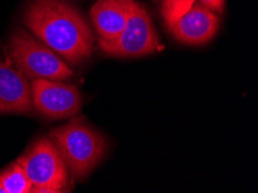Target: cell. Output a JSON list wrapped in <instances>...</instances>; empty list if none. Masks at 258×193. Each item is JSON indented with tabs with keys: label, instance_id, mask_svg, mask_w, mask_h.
Returning a JSON list of instances; mask_svg holds the SVG:
<instances>
[{
	"label": "cell",
	"instance_id": "cell-1",
	"mask_svg": "<svg viewBox=\"0 0 258 193\" xmlns=\"http://www.w3.org/2000/svg\"><path fill=\"white\" fill-rule=\"evenodd\" d=\"M23 22L35 36L72 65L91 57L94 37L79 12L61 0H33Z\"/></svg>",
	"mask_w": 258,
	"mask_h": 193
},
{
	"label": "cell",
	"instance_id": "cell-2",
	"mask_svg": "<svg viewBox=\"0 0 258 193\" xmlns=\"http://www.w3.org/2000/svg\"><path fill=\"white\" fill-rule=\"evenodd\" d=\"M49 138L56 146L73 179H83L103 159L107 143L101 133L74 118L70 123L50 131Z\"/></svg>",
	"mask_w": 258,
	"mask_h": 193
},
{
	"label": "cell",
	"instance_id": "cell-3",
	"mask_svg": "<svg viewBox=\"0 0 258 193\" xmlns=\"http://www.w3.org/2000/svg\"><path fill=\"white\" fill-rule=\"evenodd\" d=\"M9 54L15 68L33 80L61 81L74 76L64 59L22 28H18L11 36Z\"/></svg>",
	"mask_w": 258,
	"mask_h": 193
},
{
	"label": "cell",
	"instance_id": "cell-4",
	"mask_svg": "<svg viewBox=\"0 0 258 193\" xmlns=\"http://www.w3.org/2000/svg\"><path fill=\"white\" fill-rule=\"evenodd\" d=\"M18 161L33 185V192L59 193L69 190V169L50 138L38 139Z\"/></svg>",
	"mask_w": 258,
	"mask_h": 193
},
{
	"label": "cell",
	"instance_id": "cell-5",
	"mask_svg": "<svg viewBox=\"0 0 258 193\" xmlns=\"http://www.w3.org/2000/svg\"><path fill=\"white\" fill-rule=\"evenodd\" d=\"M103 52L111 57H143L160 48L153 21L142 4L132 0L130 14L124 29L111 41H99Z\"/></svg>",
	"mask_w": 258,
	"mask_h": 193
},
{
	"label": "cell",
	"instance_id": "cell-6",
	"mask_svg": "<svg viewBox=\"0 0 258 193\" xmlns=\"http://www.w3.org/2000/svg\"><path fill=\"white\" fill-rule=\"evenodd\" d=\"M30 89L33 106L50 119L72 117L81 108V95L77 86L58 80L34 79Z\"/></svg>",
	"mask_w": 258,
	"mask_h": 193
},
{
	"label": "cell",
	"instance_id": "cell-7",
	"mask_svg": "<svg viewBox=\"0 0 258 193\" xmlns=\"http://www.w3.org/2000/svg\"><path fill=\"white\" fill-rule=\"evenodd\" d=\"M218 15L196 2L182 17L168 27L178 42L187 45H203L214 37L219 29Z\"/></svg>",
	"mask_w": 258,
	"mask_h": 193
},
{
	"label": "cell",
	"instance_id": "cell-8",
	"mask_svg": "<svg viewBox=\"0 0 258 193\" xmlns=\"http://www.w3.org/2000/svg\"><path fill=\"white\" fill-rule=\"evenodd\" d=\"M33 110L28 78L11 60L0 61V113H28Z\"/></svg>",
	"mask_w": 258,
	"mask_h": 193
},
{
	"label": "cell",
	"instance_id": "cell-9",
	"mask_svg": "<svg viewBox=\"0 0 258 193\" xmlns=\"http://www.w3.org/2000/svg\"><path fill=\"white\" fill-rule=\"evenodd\" d=\"M132 0H99L91 10V19L99 41L115 39L124 29Z\"/></svg>",
	"mask_w": 258,
	"mask_h": 193
},
{
	"label": "cell",
	"instance_id": "cell-10",
	"mask_svg": "<svg viewBox=\"0 0 258 193\" xmlns=\"http://www.w3.org/2000/svg\"><path fill=\"white\" fill-rule=\"evenodd\" d=\"M0 183L6 193L33 192V185L19 161L12 163L9 168L0 172Z\"/></svg>",
	"mask_w": 258,
	"mask_h": 193
},
{
	"label": "cell",
	"instance_id": "cell-11",
	"mask_svg": "<svg viewBox=\"0 0 258 193\" xmlns=\"http://www.w3.org/2000/svg\"><path fill=\"white\" fill-rule=\"evenodd\" d=\"M196 0H160V10L166 26L169 27L190 9Z\"/></svg>",
	"mask_w": 258,
	"mask_h": 193
},
{
	"label": "cell",
	"instance_id": "cell-12",
	"mask_svg": "<svg viewBox=\"0 0 258 193\" xmlns=\"http://www.w3.org/2000/svg\"><path fill=\"white\" fill-rule=\"evenodd\" d=\"M198 3H201L202 5L206 6L207 9L212 10L213 12H217L219 14L224 12L225 0H198Z\"/></svg>",
	"mask_w": 258,
	"mask_h": 193
},
{
	"label": "cell",
	"instance_id": "cell-13",
	"mask_svg": "<svg viewBox=\"0 0 258 193\" xmlns=\"http://www.w3.org/2000/svg\"><path fill=\"white\" fill-rule=\"evenodd\" d=\"M0 193H6V192H5V190H4V187H3L2 183H0Z\"/></svg>",
	"mask_w": 258,
	"mask_h": 193
}]
</instances>
